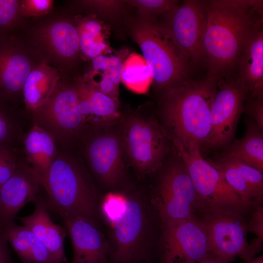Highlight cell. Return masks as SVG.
I'll return each mask as SVG.
<instances>
[{
  "label": "cell",
  "instance_id": "obj_1",
  "mask_svg": "<svg viewBox=\"0 0 263 263\" xmlns=\"http://www.w3.org/2000/svg\"><path fill=\"white\" fill-rule=\"evenodd\" d=\"M207 21L204 47L207 78H227L250 37L263 24L262 0L205 1Z\"/></svg>",
  "mask_w": 263,
  "mask_h": 263
},
{
  "label": "cell",
  "instance_id": "obj_2",
  "mask_svg": "<svg viewBox=\"0 0 263 263\" xmlns=\"http://www.w3.org/2000/svg\"><path fill=\"white\" fill-rule=\"evenodd\" d=\"M217 82L191 80L167 91L164 121L175 145L206 144L211 127V108Z\"/></svg>",
  "mask_w": 263,
  "mask_h": 263
},
{
  "label": "cell",
  "instance_id": "obj_3",
  "mask_svg": "<svg viewBox=\"0 0 263 263\" xmlns=\"http://www.w3.org/2000/svg\"><path fill=\"white\" fill-rule=\"evenodd\" d=\"M48 207L63 219L81 217L98 223L99 196L85 169L69 155L58 151L42 184Z\"/></svg>",
  "mask_w": 263,
  "mask_h": 263
},
{
  "label": "cell",
  "instance_id": "obj_4",
  "mask_svg": "<svg viewBox=\"0 0 263 263\" xmlns=\"http://www.w3.org/2000/svg\"><path fill=\"white\" fill-rule=\"evenodd\" d=\"M132 37L158 88L167 91L189 80V59L167 25L151 21L141 22L133 28Z\"/></svg>",
  "mask_w": 263,
  "mask_h": 263
},
{
  "label": "cell",
  "instance_id": "obj_5",
  "mask_svg": "<svg viewBox=\"0 0 263 263\" xmlns=\"http://www.w3.org/2000/svg\"><path fill=\"white\" fill-rule=\"evenodd\" d=\"M191 179L200 211L242 216L248 208L231 188L223 174L203 157L195 143L175 146Z\"/></svg>",
  "mask_w": 263,
  "mask_h": 263
},
{
  "label": "cell",
  "instance_id": "obj_6",
  "mask_svg": "<svg viewBox=\"0 0 263 263\" xmlns=\"http://www.w3.org/2000/svg\"><path fill=\"white\" fill-rule=\"evenodd\" d=\"M126 197L124 211L110 225L113 258L116 263H143L149 258L153 240L151 207L141 196Z\"/></svg>",
  "mask_w": 263,
  "mask_h": 263
},
{
  "label": "cell",
  "instance_id": "obj_7",
  "mask_svg": "<svg viewBox=\"0 0 263 263\" xmlns=\"http://www.w3.org/2000/svg\"><path fill=\"white\" fill-rule=\"evenodd\" d=\"M119 133L124 151L139 176L152 173L163 165L171 139L154 117L131 115L123 120Z\"/></svg>",
  "mask_w": 263,
  "mask_h": 263
},
{
  "label": "cell",
  "instance_id": "obj_8",
  "mask_svg": "<svg viewBox=\"0 0 263 263\" xmlns=\"http://www.w3.org/2000/svg\"><path fill=\"white\" fill-rule=\"evenodd\" d=\"M151 202L162 223L197 217L199 201L180 156L162 173Z\"/></svg>",
  "mask_w": 263,
  "mask_h": 263
},
{
  "label": "cell",
  "instance_id": "obj_9",
  "mask_svg": "<svg viewBox=\"0 0 263 263\" xmlns=\"http://www.w3.org/2000/svg\"><path fill=\"white\" fill-rule=\"evenodd\" d=\"M34 122L47 132L56 143L72 144L88 130L78 108L74 87L58 83L49 99L33 112Z\"/></svg>",
  "mask_w": 263,
  "mask_h": 263
},
{
  "label": "cell",
  "instance_id": "obj_10",
  "mask_svg": "<svg viewBox=\"0 0 263 263\" xmlns=\"http://www.w3.org/2000/svg\"><path fill=\"white\" fill-rule=\"evenodd\" d=\"M211 254L207 232L200 218L162 223V263H197Z\"/></svg>",
  "mask_w": 263,
  "mask_h": 263
},
{
  "label": "cell",
  "instance_id": "obj_11",
  "mask_svg": "<svg viewBox=\"0 0 263 263\" xmlns=\"http://www.w3.org/2000/svg\"><path fill=\"white\" fill-rule=\"evenodd\" d=\"M200 219L206 227L213 254L232 262L238 257L246 262L261 250L257 239L249 244L247 224L241 216L223 213H205Z\"/></svg>",
  "mask_w": 263,
  "mask_h": 263
},
{
  "label": "cell",
  "instance_id": "obj_12",
  "mask_svg": "<svg viewBox=\"0 0 263 263\" xmlns=\"http://www.w3.org/2000/svg\"><path fill=\"white\" fill-rule=\"evenodd\" d=\"M103 127L89 128L83 135L84 153L96 179L105 187L115 188L124 179V150L119 133Z\"/></svg>",
  "mask_w": 263,
  "mask_h": 263
},
{
  "label": "cell",
  "instance_id": "obj_13",
  "mask_svg": "<svg viewBox=\"0 0 263 263\" xmlns=\"http://www.w3.org/2000/svg\"><path fill=\"white\" fill-rule=\"evenodd\" d=\"M175 41L191 64L206 62L204 47L207 14L205 1L187 0L167 15Z\"/></svg>",
  "mask_w": 263,
  "mask_h": 263
},
{
  "label": "cell",
  "instance_id": "obj_14",
  "mask_svg": "<svg viewBox=\"0 0 263 263\" xmlns=\"http://www.w3.org/2000/svg\"><path fill=\"white\" fill-rule=\"evenodd\" d=\"M248 91L235 79L219 81L211 108V127L206 144L212 148L225 145L232 139Z\"/></svg>",
  "mask_w": 263,
  "mask_h": 263
},
{
  "label": "cell",
  "instance_id": "obj_15",
  "mask_svg": "<svg viewBox=\"0 0 263 263\" xmlns=\"http://www.w3.org/2000/svg\"><path fill=\"white\" fill-rule=\"evenodd\" d=\"M41 186L34 169L19 160L14 172L0 187V228L14 222L24 205L35 202Z\"/></svg>",
  "mask_w": 263,
  "mask_h": 263
},
{
  "label": "cell",
  "instance_id": "obj_16",
  "mask_svg": "<svg viewBox=\"0 0 263 263\" xmlns=\"http://www.w3.org/2000/svg\"><path fill=\"white\" fill-rule=\"evenodd\" d=\"M73 249L72 263H107L110 247L97 224L81 217L63 219Z\"/></svg>",
  "mask_w": 263,
  "mask_h": 263
},
{
  "label": "cell",
  "instance_id": "obj_17",
  "mask_svg": "<svg viewBox=\"0 0 263 263\" xmlns=\"http://www.w3.org/2000/svg\"><path fill=\"white\" fill-rule=\"evenodd\" d=\"M74 88L79 112L89 129L110 126L120 119L116 100L91 83L80 84Z\"/></svg>",
  "mask_w": 263,
  "mask_h": 263
},
{
  "label": "cell",
  "instance_id": "obj_18",
  "mask_svg": "<svg viewBox=\"0 0 263 263\" xmlns=\"http://www.w3.org/2000/svg\"><path fill=\"white\" fill-rule=\"evenodd\" d=\"M236 68V81L253 98L263 96V29L257 27L246 42Z\"/></svg>",
  "mask_w": 263,
  "mask_h": 263
},
{
  "label": "cell",
  "instance_id": "obj_19",
  "mask_svg": "<svg viewBox=\"0 0 263 263\" xmlns=\"http://www.w3.org/2000/svg\"><path fill=\"white\" fill-rule=\"evenodd\" d=\"M33 212L19 217L23 226L32 231L59 263H68L64 251L66 227L56 225L51 220L46 201L38 197L34 202Z\"/></svg>",
  "mask_w": 263,
  "mask_h": 263
},
{
  "label": "cell",
  "instance_id": "obj_20",
  "mask_svg": "<svg viewBox=\"0 0 263 263\" xmlns=\"http://www.w3.org/2000/svg\"><path fill=\"white\" fill-rule=\"evenodd\" d=\"M32 68L28 58L12 44L0 41V95L9 97L22 90Z\"/></svg>",
  "mask_w": 263,
  "mask_h": 263
},
{
  "label": "cell",
  "instance_id": "obj_21",
  "mask_svg": "<svg viewBox=\"0 0 263 263\" xmlns=\"http://www.w3.org/2000/svg\"><path fill=\"white\" fill-rule=\"evenodd\" d=\"M23 142L27 163L35 171L42 185L57 154L56 143L35 123L25 134Z\"/></svg>",
  "mask_w": 263,
  "mask_h": 263
},
{
  "label": "cell",
  "instance_id": "obj_22",
  "mask_svg": "<svg viewBox=\"0 0 263 263\" xmlns=\"http://www.w3.org/2000/svg\"><path fill=\"white\" fill-rule=\"evenodd\" d=\"M58 83L56 72L46 64L31 69L22 88L27 109L33 113L49 99Z\"/></svg>",
  "mask_w": 263,
  "mask_h": 263
},
{
  "label": "cell",
  "instance_id": "obj_23",
  "mask_svg": "<svg viewBox=\"0 0 263 263\" xmlns=\"http://www.w3.org/2000/svg\"><path fill=\"white\" fill-rule=\"evenodd\" d=\"M244 137L235 140L222 157L238 159L263 172V132L252 120L245 122Z\"/></svg>",
  "mask_w": 263,
  "mask_h": 263
},
{
  "label": "cell",
  "instance_id": "obj_24",
  "mask_svg": "<svg viewBox=\"0 0 263 263\" xmlns=\"http://www.w3.org/2000/svg\"><path fill=\"white\" fill-rule=\"evenodd\" d=\"M44 37L53 51L61 57H71L79 49L78 30L70 22L54 23L47 28Z\"/></svg>",
  "mask_w": 263,
  "mask_h": 263
},
{
  "label": "cell",
  "instance_id": "obj_25",
  "mask_svg": "<svg viewBox=\"0 0 263 263\" xmlns=\"http://www.w3.org/2000/svg\"><path fill=\"white\" fill-rule=\"evenodd\" d=\"M120 80L131 91L147 93L152 82L150 68L143 56L131 54L123 63Z\"/></svg>",
  "mask_w": 263,
  "mask_h": 263
},
{
  "label": "cell",
  "instance_id": "obj_26",
  "mask_svg": "<svg viewBox=\"0 0 263 263\" xmlns=\"http://www.w3.org/2000/svg\"><path fill=\"white\" fill-rule=\"evenodd\" d=\"M223 174L228 185L240 196L248 208L260 202L243 176L234 165L229 157H222L218 160H207Z\"/></svg>",
  "mask_w": 263,
  "mask_h": 263
},
{
  "label": "cell",
  "instance_id": "obj_27",
  "mask_svg": "<svg viewBox=\"0 0 263 263\" xmlns=\"http://www.w3.org/2000/svg\"><path fill=\"white\" fill-rule=\"evenodd\" d=\"M0 230L22 263H33L32 254L37 239L33 233L26 227L17 225L14 222L4 225Z\"/></svg>",
  "mask_w": 263,
  "mask_h": 263
},
{
  "label": "cell",
  "instance_id": "obj_28",
  "mask_svg": "<svg viewBox=\"0 0 263 263\" xmlns=\"http://www.w3.org/2000/svg\"><path fill=\"white\" fill-rule=\"evenodd\" d=\"M102 30L100 23L94 19L88 20L82 24L78 30L79 49L85 56L94 58L106 48Z\"/></svg>",
  "mask_w": 263,
  "mask_h": 263
},
{
  "label": "cell",
  "instance_id": "obj_29",
  "mask_svg": "<svg viewBox=\"0 0 263 263\" xmlns=\"http://www.w3.org/2000/svg\"><path fill=\"white\" fill-rule=\"evenodd\" d=\"M229 157L241 173L260 203L263 197V172L238 159Z\"/></svg>",
  "mask_w": 263,
  "mask_h": 263
},
{
  "label": "cell",
  "instance_id": "obj_30",
  "mask_svg": "<svg viewBox=\"0 0 263 263\" xmlns=\"http://www.w3.org/2000/svg\"><path fill=\"white\" fill-rule=\"evenodd\" d=\"M123 63L115 56L109 57L99 55L93 61V66L96 71H102L103 74L109 76L113 84L118 87L120 81Z\"/></svg>",
  "mask_w": 263,
  "mask_h": 263
},
{
  "label": "cell",
  "instance_id": "obj_31",
  "mask_svg": "<svg viewBox=\"0 0 263 263\" xmlns=\"http://www.w3.org/2000/svg\"><path fill=\"white\" fill-rule=\"evenodd\" d=\"M131 3L142 13L148 16L168 15L178 5L177 1L167 0H133Z\"/></svg>",
  "mask_w": 263,
  "mask_h": 263
},
{
  "label": "cell",
  "instance_id": "obj_32",
  "mask_svg": "<svg viewBox=\"0 0 263 263\" xmlns=\"http://www.w3.org/2000/svg\"><path fill=\"white\" fill-rule=\"evenodd\" d=\"M19 161L11 147L0 146V187L14 172Z\"/></svg>",
  "mask_w": 263,
  "mask_h": 263
},
{
  "label": "cell",
  "instance_id": "obj_33",
  "mask_svg": "<svg viewBox=\"0 0 263 263\" xmlns=\"http://www.w3.org/2000/svg\"><path fill=\"white\" fill-rule=\"evenodd\" d=\"M16 129L12 116L0 107V146L11 147L16 135Z\"/></svg>",
  "mask_w": 263,
  "mask_h": 263
},
{
  "label": "cell",
  "instance_id": "obj_34",
  "mask_svg": "<svg viewBox=\"0 0 263 263\" xmlns=\"http://www.w3.org/2000/svg\"><path fill=\"white\" fill-rule=\"evenodd\" d=\"M20 10V2L16 0H0V28L10 26Z\"/></svg>",
  "mask_w": 263,
  "mask_h": 263
},
{
  "label": "cell",
  "instance_id": "obj_35",
  "mask_svg": "<svg viewBox=\"0 0 263 263\" xmlns=\"http://www.w3.org/2000/svg\"><path fill=\"white\" fill-rule=\"evenodd\" d=\"M53 6L50 0H27L20 2V8L28 16H39L49 12Z\"/></svg>",
  "mask_w": 263,
  "mask_h": 263
},
{
  "label": "cell",
  "instance_id": "obj_36",
  "mask_svg": "<svg viewBox=\"0 0 263 263\" xmlns=\"http://www.w3.org/2000/svg\"><path fill=\"white\" fill-rule=\"evenodd\" d=\"M247 231L254 234L257 239L263 241V208L258 206L252 214L249 223L247 224Z\"/></svg>",
  "mask_w": 263,
  "mask_h": 263
},
{
  "label": "cell",
  "instance_id": "obj_37",
  "mask_svg": "<svg viewBox=\"0 0 263 263\" xmlns=\"http://www.w3.org/2000/svg\"><path fill=\"white\" fill-rule=\"evenodd\" d=\"M253 98L247 103L246 111L259 129L263 131V96Z\"/></svg>",
  "mask_w": 263,
  "mask_h": 263
},
{
  "label": "cell",
  "instance_id": "obj_38",
  "mask_svg": "<svg viewBox=\"0 0 263 263\" xmlns=\"http://www.w3.org/2000/svg\"><path fill=\"white\" fill-rule=\"evenodd\" d=\"M0 263H14L12 261L9 248L7 241L0 230Z\"/></svg>",
  "mask_w": 263,
  "mask_h": 263
},
{
  "label": "cell",
  "instance_id": "obj_39",
  "mask_svg": "<svg viewBox=\"0 0 263 263\" xmlns=\"http://www.w3.org/2000/svg\"><path fill=\"white\" fill-rule=\"evenodd\" d=\"M231 262L224 258L211 254L197 263H230Z\"/></svg>",
  "mask_w": 263,
  "mask_h": 263
},
{
  "label": "cell",
  "instance_id": "obj_40",
  "mask_svg": "<svg viewBox=\"0 0 263 263\" xmlns=\"http://www.w3.org/2000/svg\"><path fill=\"white\" fill-rule=\"evenodd\" d=\"M245 263H263V255L252 260L246 262Z\"/></svg>",
  "mask_w": 263,
  "mask_h": 263
}]
</instances>
